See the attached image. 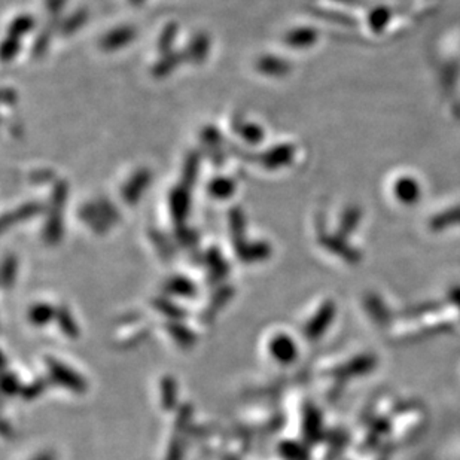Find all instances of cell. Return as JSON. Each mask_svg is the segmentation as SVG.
<instances>
[{
  "mask_svg": "<svg viewBox=\"0 0 460 460\" xmlns=\"http://www.w3.org/2000/svg\"><path fill=\"white\" fill-rule=\"evenodd\" d=\"M45 365H46V374L50 377L51 383L63 387V389L75 393V395H83L88 391V383L82 377V375L66 365L65 362L58 360L53 356L45 358Z\"/></svg>",
  "mask_w": 460,
  "mask_h": 460,
  "instance_id": "obj_1",
  "label": "cell"
},
{
  "mask_svg": "<svg viewBox=\"0 0 460 460\" xmlns=\"http://www.w3.org/2000/svg\"><path fill=\"white\" fill-rule=\"evenodd\" d=\"M66 197L67 185L65 182H60L54 189L51 213L43 229V238L48 245H57L63 237V209L66 204Z\"/></svg>",
  "mask_w": 460,
  "mask_h": 460,
  "instance_id": "obj_2",
  "label": "cell"
},
{
  "mask_svg": "<svg viewBox=\"0 0 460 460\" xmlns=\"http://www.w3.org/2000/svg\"><path fill=\"white\" fill-rule=\"evenodd\" d=\"M81 219L86 221L95 233H104L109 226L118 222L119 215L109 201H99L86 204L81 209Z\"/></svg>",
  "mask_w": 460,
  "mask_h": 460,
  "instance_id": "obj_3",
  "label": "cell"
},
{
  "mask_svg": "<svg viewBox=\"0 0 460 460\" xmlns=\"http://www.w3.org/2000/svg\"><path fill=\"white\" fill-rule=\"evenodd\" d=\"M270 356L280 365L294 364L298 356V349L292 337L288 334H276L270 338L269 343Z\"/></svg>",
  "mask_w": 460,
  "mask_h": 460,
  "instance_id": "obj_4",
  "label": "cell"
},
{
  "mask_svg": "<svg viewBox=\"0 0 460 460\" xmlns=\"http://www.w3.org/2000/svg\"><path fill=\"white\" fill-rule=\"evenodd\" d=\"M236 294V290L231 285H219L216 289L213 295L210 297L208 306L201 311L200 314V322L203 325H210L216 320L217 314L222 311V309L228 304L229 301L233 299Z\"/></svg>",
  "mask_w": 460,
  "mask_h": 460,
  "instance_id": "obj_5",
  "label": "cell"
},
{
  "mask_svg": "<svg viewBox=\"0 0 460 460\" xmlns=\"http://www.w3.org/2000/svg\"><path fill=\"white\" fill-rule=\"evenodd\" d=\"M203 261L205 264V267H208V270H209L208 282L212 286H215V285L219 286L221 282L229 273V265L224 259L221 250L217 248H210L209 250H205V253L203 255Z\"/></svg>",
  "mask_w": 460,
  "mask_h": 460,
  "instance_id": "obj_6",
  "label": "cell"
},
{
  "mask_svg": "<svg viewBox=\"0 0 460 460\" xmlns=\"http://www.w3.org/2000/svg\"><path fill=\"white\" fill-rule=\"evenodd\" d=\"M164 330L180 349L189 350L197 344V334L182 320H167Z\"/></svg>",
  "mask_w": 460,
  "mask_h": 460,
  "instance_id": "obj_7",
  "label": "cell"
},
{
  "mask_svg": "<svg viewBox=\"0 0 460 460\" xmlns=\"http://www.w3.org/2000/svg\"><path fill=\"white\" fill-rule=\"evenodd\" d=\"M163 292L167 297L192 299L197 297V286L185 276H173L164 282Z\"/></svg>",
  "mask_w": 460,
  "mask_h": 460,
  "instance_id": "obj_8",
  "label": "cell"
},
{
  "mask_svg": "<svg viewBox=\"0 0 460 460\" xmlns=\"http://www.w3.org/2000/svg\"><path fill=\"white\" fill-rule=\"evenodd\" d=\"M135 38H136L135 27L121 26V27H116L109 33H106L100 39V46L103 51L112 53V51L121 50V48H124Z\"/></svg>",
  "mask_w": 460,
  "mask_h": 460,
  "instance_id": "obj_9",
  "label": "cell"
},
{
  "mask_svg": "<svg viewBox=\"0 0 460 460\" xmlns=\"http://www.w3.org/2000/svg\"><path fill=\"white\" fill-rule=\"evenodd\" d=\"M151 172L147 170V168H142V170L133 175L123 189V197L127 204H136L140 200L142 194L151 182Z\"/></svg>",
  "mask_w": 460,
  "mask_h": 460,
  "instance_id": "obj_10",
  "label": "cell"
},
{
  "mask_svg": "<svg viewBox=\"0 0 460 460\" xmlns=\"http://www.w3.org/2000/svg\"><path fill=\"white\" fill-rule=\"evenodd\" d=\"M332 314H334V307L331 304H325L319 309V311L314 314L304 328V335L307 337V340H318V338L323 334V331L328 328V325L332 319Z\"/></svg>",
  "mask_w": 460,
  "mask_h": 460,
  "instance_id": "obj_11",
  "label": "cell"
},
{
  "mask_svg": "<svg viewBox=\"0 0 460 460\" xmlns=\"http://www.w3.org/2000/svg\"><path fill=\"white\" fill-rule=\"evenodd\" d=\"M189 189L185 187H180V188H175L170 192V212H172V217L175 219V222L177 225H182L184 221L187 219V216L189 213Z\"/></svg>",
  "mask_w": 460,
  "mask_h": 460,
  "instance_id": "obj_12",
  "label": "cell"
},
{
  "mask_svg": "<svg viewBox=\"0 0 460 460\" xmlns=\"http://www.w3.org/2000/svg\"><path fill=\"white\" fill-rule=\"evenodd\" d=\"M292 155H294V149L290 144H278V147H273L262 154L261 163L265 168H271V170H274L277 167L288 164L290 158H292Z\"/></svg>",
  "mask_w": 460,
  "mask_h": 460,
  "instance_id": "obj_13",
  "label": "cell"
},
{
  "mask_svg": "<svg viewBox=\"0 0 460 460\" xmlns=\"http://www.w3.org/2000/svg\"><path fill=\"white\" fill-rule=\"evenodd\" d=\"M237 257L245 264L262 262L271 257V246L267 241H252V243H246L243 249L237 252Z\"/></svg>",
  "mask_w": 460,
  "mask_h": 460,
  "instance_id": "obj_14",
  "label": "cell"
},
{
  "mask_svg": "<svg viewBox=\"0 0 460 460\" xmlns=\"http://www.w3.org/2000/svg\"><path fill=\"white\" fill-rule=\"evenodd\" d=\"M55 313L57 307L50 304V302H36L29 309L27 319L36 328H43L51 322H55Z\"/></svg>",
  "mask_w": 460,
  "mask_h": 460,
  "instance_id": "obj_15",
  "label": "cell"
},
{
  "mask_svg": "<svg viewBox=\"0 0 460 460\" xmlns=\"http://www.w3.org/2000/svg\"><path fill=\"white\" fill-rule=\"evenodd\" d=\"M152 307L155 311L163 314L167 320H182L184 322V319H187V316H188L187 310L184 307H180L179 304H176V302L168 298L167 295L154 298Z\"/></svg>",
  "mask_w": 460,
  "mask_h": 460,
  "instance_id": "obj_16",
  "label": "cell"
},
{
  "mask_svg": "<svg viewBox=\"0 0 460 460\" xmlns=\"http://www.w3.org/2000/svg\"><path fill=\"white\" fill-rule=\"evenodd\" d=\"M55 325L58 326V330L62 331V334L70 340H76L81 335L79 331V325L75 320V316L72 314L70 309L67 306H58L57 313H55Z\"/></svg>",
  "mask_w": 460,
  "mask_h": 460,
  "instance_id": "obj_17",
  "label": "cell"
},
{
  "mask_svg": "<svg viewBox=\"0 0 460 460\" xmlns=\"http://www.w3.org/2000/svg\"><path fill=\"white\" fill-rule=\"evenodd\" d=\"M177 381L173 375H164L160 383V401L161 407L165 411L177 410Z\"/></svg>",
  "mask_w": 460,
  "mask_h": 460,
  "instance_id": "obj_18",
  "label": "cell"
},
{
  "mask_svg": "<svg viewBox=\"0 0 460 460\" xmlns=\"http://www.w3.org/2000/svg\"><path fill=\"white\" fill-rule=\"evenodd\" d=\"M229 225H231L233 245H234V250L237 253L248 243L245 238V231H246L245 215H243V212H241L240 208H234L231 212H229Z\"/></svg>",
  "mask_w": 460,
  "mask_h": 460,
  "instance_id": "obj_19",
  "label": "cell"
},
{
  "mask_svg": "<svg viewBox=\"0 0 460 460\" xmlns=\"http://www.w3.org/2000/svg\"><path fill=\"white\" fill-rule=\"evenodd\" d=\"M209 48H210V42L208 36L204 33H198L196 38L189 42L185 57L189 60V62L196 65L203 63L205 60V55L209 53Z\"/></svg>",
  "mask_w": 460,
  "mask_h": 460,
  "instance_id": "obj_20",
  "label": "cell"
},
{
  "mask_svg": "<svg viewBox=\"0 0 460 460\" xmlns=\"http://www.w3.org/2000/svg\"><path fill=\"white\" fill-rule=\"evenodd\" d=\"M257 69L261 72L264 75H269V76H282L285 74H288L289 70V65L280 57H276V55H264L258 60L257 63Z\"/></svg>",
  "mask_w": 460,
  "mask_h": 460,
  "instance_id": "obj_21",
  "label": "cell"
},
{
  "mask_svg": "<svg viewBox=\"0 0 460 460\" xmlns=\"http://www.w3.org/2000/svg\"><path fill=\"white\" fill-rule=\"evenodd\" d=\"M41 210H42V205L39 203H27V204H24V205H20V208L17 210L11 212V213H6L4 216V219H2L4 229H6L12 224H17V222H21V221L30 219L32 216L38 215Z\"/></svg>",
  "mask_w": 460,
  "mask_h": 460,
  "instance_id": "obj_22",
  "label": "cell"
},
{
  "mask_svg": "<svg viewBox=\"0 0 460 460\" xmlns=\"http://www.w3.org/2000/svg\"><path fill=\"white\" fill-rule=\"evenodd\" d=\"M192 420H194V407L189 402H185L182 405H179V408L176 410V417H175V423H173V432L177 433H184V435H189L191 429H192Z\"/></svg>",
  "mask_w": 460,
  "mask_h": 460,
  "instance_id": "obj_23",
  "label": "cell"
},
{
  "mask_svg": "<svg viewBox=\"0 0 460 460\" xmlns=\"http://www.w3.org/2000/svg\"><path fill=\"white\" fill-rule=\"evenodd\" d=\"M234 191H236V182L229 177H224V176L215 177V179H212V182L209 184L210 196L215 197V198H219V200L231 197L234 194Z\"/></svg>",
  "mask_w": 460,
  "mask_h": 460,
  "instance_id": "obj_24",
  "label": "cell"
},
{
  "mask_svg": "<svg viewBox=\"0 0 460 460\" xmlns=\"http://www.w3.org/2000/svg\"><path fill=\"white\" fill-rule=\"evenodd\" d=\"M187 444H188V435L173 432V437L170 442H168L164 460H184L187 453Z\"/></svg>",
  "mask_w": 460,
  "mask_h": 460,
  "instance_id": "obj_25",
  "label": "cell"
},
{
  "mask_svg": "<svg viewBox=\"0 0 460 460\" xmlns=\"http://www.w3.org/2000/svg\"><path fill=\"white\" fill-rule=\"evenodd\" d=\"M51 380L50 377H39V379H36L27 384H24L22 387V392H21V398L24 399V401H34V399H38L41 398L46 389H48V386H50Z\"/></svg>",
  "mask_w": 460,
  "mask_h": 460,
  "instance_id": "obj_26",
  "label": "cell"
},
{
  "mask_svg": "<svg viewBox=\"0 0 460 460\" xmlns=\"http://www.w3.org/2000/svg\"><path fill=\"white\" fill-rule=\"evenodd\" d=\"M17 273H18V261H17L15 255L8 253L2 262V286H4V289H9L14 286Z\"/></svg>",
  "mask_w": 460,
  "mask_h": 460,
  "instance_id": "obj_27",
  "label": "cell"
},
{
  "mask_svg": "<svg viewBox=\"0 0 460 460\" xmlns=\"http://www.w3.org/2000/svg\"><path fill=\"white\" fill-rule=\"evenodd\" d=\"M182 57H185V54H176V53L165 54V57L161 58L160 62L154 66V75L158 78L168 75L180 62H182L184 60Z\"/></svg>",
  "mask_w": 460,
  "mask_h": 460,
  "instance_id": "obj_28",
  "label": "cell"
},
{
  "mask_svg": "<svg viewBox=\"0 0 460 460\" xmlns=\"http://www.w3.org/2000/svg\"><path fill=\"white\" fill-rule=\"evenodd\" d=\"M22 387L24 384L21 383L20 377L12 371H5L4 372V377H2V392L5 396L12 398V396H17L21 395L22 392Z\"/></svg>",
  "mask_w": 460,
  "mask_h": 460,
  "instance_id": "obj_29",
  "label": "cell"
},
{
  "mask_svg": "<svg viewBox=\"0 0 460 460\" xmlns=\"http://www.w3.org/2000/svg\"><path fill=\"white\" fill-rule=\"evenodd\" d=\"M234 128L240 135V137L250 144H258L264 139V130L253 123H245Z\"/></svg>",
  "mask_w": 460,
  "mask_h": 460,
  "instance_id": "obj_30",
  "label": "cell"
},
{
  "mask_svg": "<svg viewBox=\"0 0 460 460\" xmlns=\"http://www.w3.org/2000/svg\"><path fill=\"white\" fill-rule=\"evenodd\" d=\"M198 164H200L198 154L197 152H192L188 156V160H187L185 167H184V187L185 188H191L194 185V182H196V180H197Z\"/></svg>",
  "mask_w": 460,
  "mask_h": 460,
  "instance_id": "obj_31",
  "label": "cell"
},
{
  "mask_svg": "<svg viewBox=\"0 0 460 460\" xmlns=\"http://www.w3.org/2000/svg\"><path fill=\"white\" fill-rule=\"evenodd\" d=\"M151 240L154 241V245L163 259L170 261L175 257V249L165 236H163L158 231H151Z\"/></svg>",
  "mask_w": 460,
  "mask_h": 460,
  "instance_id": "obj_32",
  "label": "cell"
},
{
  "mask_svg": "<svg viewBox=\"0 0 460 460\" xmlns=\"http://www.w3.org/2000/svg\"><path fill=\"white\" fill-rule=\"evenodd\" d=\"M34 27V20L30 15H20L9 26V36L20 38L22 34H27Z\"/></svg>",
  "mask_w": 460,
  "mask_h": 460,
  "instance_id": "obj_33",
  "label": "cell"
},
{
  "mask_svg": "<svg viewBox=\"0 0 460 460\" xmlns=\"http://www.w3.org/2000/svg\"><path fill=\"white\" fill-rule=\"evenodd\" d=\"M86 21H87V11H86V9H79L78 12H75L74 15L69 17V18L63 22L62 32H63L65 34L74 33V32H76L79 27H82L83 24H86Z\"/></svg>",
  "mask_w": 460,
  "mask_h": 460,
  "instance_id": "obj_34",
  "label": "cell"
},
{
  "mask_svg": "<svg viewBox=\"0 0 460 460\" xmlns=\"http://www.w3.org/2000/svg\"><path fill=\"white\" fill-rule=\"evenodd\" d=\"M176 32H177V26L173 22V24H168V26L164 29L163 34H161V38L158 41V48H160V51L163 54H168L170 53V48H172V43L176 38Z\"/></svg>",
  "mask_w": 460,
  "mask_h": 460,
  "instance_id": "obj_35",
  "label": "cell"
},
{
  "mask_svg": "<svg viewBox=\"0 0 460 460\" xmlns=\"http://www.w3.org/2000/svg\"><path fill=\"white\" fill-rule=\"evenodd\" d=\"M176 238L179 241V245L184 248H194L198 243V236L194 233L192 229L184 228L182 225H179V228H177Z\"/></svg>",
  "mask_w": 460,
  "mask_h": 460,
  "instance_id": "obj_36",
  "label": "cell"
},
{
  "mask_svg": "<svg viewBox=\"0 0 460 460\" xmlns=\"http://www.w3.org/2000/svg\"><path fill=\"white\" fill-rule=\"evenodd\" d=\"M313 39V32L311 30H307V29H301V30H294V32H290L288 36H286V42L289 45H292L295 48L301 46V45H304V43H309L311 42Z\"/></svg>",
  "mask_w": 460,
  "mask_h": 460,
  "instance_id": "obj_37",
  "label": "cell"
},
{
  "mask_svg": "<svg viewBox=\"0 0 460 460\" xmlns=\"http://www.w3.org/2000/svg\"><path fill=\"white\" fill-rule=\"evenodd\" d=\"M318 425H319V416L316 413V410H314L313 407H309L304 411V433L307 438L313 437V435L316 433Z\"/></svg>",
  "mask_w": 460,
  "mask_h": 460,
  "instance_id": "obj_38",
  "label": "cell"
},
{
  "mask_svg": "<svg viewBox=\"0 0 460 460\" xmlns=\"http://www.w3.org/2000/svg\"><path fill=\"white\" fill-rule=\"evenodd\" d=\"M278 453L286 460H301L302 456L299 445L292 441H285L278 445Z\"/></svg>",
  "mask_w": 460,
  "mask_h": 460,
  "instance_id": "obj_39",
  "label": "cell"
},
{
  "mask_svg": "<svg viewBox=\"0 0 460 460\" xmlns=\"http://www.w3.org/2000/svg\"><path fill=\"white\" fill-rule=\"evenodd\" d=\"M18 51H20L18 38H14V36H8V39L4 42V46H2V58L5 60V62H9V60H12L17 55Z\"/></svg>",
  "mask_w": 460,
  "mask_h": 460,
  "instance_id": "obj_40",
  "label": "cell"
},
{
  "mask_svg": "<svg viewBox=\"0 0 460 460\" xmlns=\"http://www.w3.org/2000/svg\"><path fill=\"white\" fill-rule=\"evenodd\" d=\"M149 332L144 330V331H139L136 334H133L130 337H127L126 340L121 341V349H133V347H136L139 346L142 341H144L148 338Z\"/></svg>",
  "mask_w": 460,
  "mask_h": 460,
  "instance_id": "obj_41",
  "label": "cell"
},
{
  "mask_svg": "<svg viewBox=\"0 0 460 460\" xmlns=\"http://www.w3.org/2000/svg\"><path fill=\"white\" fill-rule=\"evenodd\" d=\"M66 0H46V8L50 9L51 14H58L63 9Z\"/></svg>",
  "mask_w": 460,
  "mask_h": 460,
  "instance_id": "obj_42",
  "label": "cell"
},
{
  "mask_svg": "<svg viewBox=\"0 0 460 460\" xmlns=\"http://www.w3.org/2000/svg\"><path fill=\"white\" fill-rule=\"evenodd\" d=\"M32 460H57V456H55V453L46 450V452L39 453L38 456H34Z\"/></svg>",
  "mask_w": 460,
  "mask_h": 460,
  "instance_id": "obj_43",
  "label": "cell"
},
{
  "mask_svg": "<svg viewBox=\"0 0 460 460\" xmlns=\"http://www.w3.org/2000/svg\"><path fill=\"white\" fill-rule=\"evenodd\" d=\"M9 432H12V428L9 426L8 420H4V426H2V437L9 438Z\"/></svg>",
  "mask_w": 460,
  "mask_h": 460,
  "instance_id": "obj_44",
  "label": "cell"
},
{
  "mask_svg": "<svg viewBox=\"0 0 460 460\" xmlns=\"http://www.w3.org/2000/svg\"><path fill=\"white\" fill-rule=\"evenodd\" d=\"M222 460H240V459L237 456H234V454H225L222 457Z\"/></svg>",
  "mask_w": 460,
  "mask_h": 460,
  "instance_id": "obj_45",
  "label": "cell"
},
{
  "mask_svg": "<svg viewBox=\"0 0 460 460\" xmlns=\"http://www.w3.org/2000/svg\"><path fill=\"white\" fill-rule=\"evenodd\" d=\"M130 2H131L133 5H142V4L144 2V0H130Z\"/></svg>",
  "mask_w": 460,
  "mask_h": 460,
  "instance_id": "obj_46",
  "label": "cell"
}]
</instances>
